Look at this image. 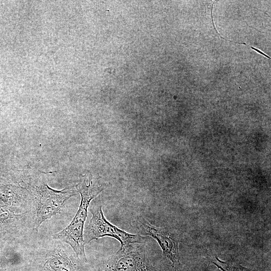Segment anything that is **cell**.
<instances>
[{
	"label": "cell",
	"instance_id": "277c9868",
	"mask_svg": "<svg viewBox=\"0 0 271 271\" xmlns=\"http://www.w3.org/2000/svg\"><path fill=\"white\" fill-rule=\"evenodd\" d=\"M37 234L30 212L16 213L0 203V250Z\"/></svg>",
	"mask_w": 271,
	"mask_h": 271
},
{
	"label": "cell",
	"instance_id": "3957f363",
	"mask_svg": "<svg viewBox=\"0 0 271 271\" xmlns=\"http://www.w3.org/2000/svg\"><path fill=\"white\" fill-rule=\"evenodd\" d=\"M32 263L38 271H85V263L69 245L51 237L35 250Z\"/></svg>",
	"mask_w": 271,
	"mask_h": 271
},
{
	"label": "cell",
	"instance_id": "6da1fadb",
	"mask_svg": "<svg viewBox=\"0 0 271 271\" xmlns=\"http://www.w3.org/2000/svg\"><path fill=\"white\" fill-rule=\"evenodd\" d=\"M24 182L31 198L32 216L35 230L38 233L39 227L46 220L62 213L65 203L77 195L76 185L61 190L50 187L43 177L44 173L25 171Z\"/></svg>",
	"mask_w": 271,
	"mask_h": 271
},
{
	"label": "cell",
	"instance_id": "5b68a950",
	"mask_svg": "<svg viewBox=\"0 0 271 271\" xmlns=\"http://www.w3.org/2000/svg\"><path fill=\"white\" fill-rule=\"evenodd\" d=\"M89 208L92 217L84 231L85 244L104 236L116 239L120 246L145 242L146 238L142 235L129 233L110 223L104 215L100 203L94 202Z\"/></svg>",
	"mask_w": 271,
	"mask_h": 271
},
{
	"label": "cell",
	"instance_id": "9c48e42d",
	"mask_svg": "<svg viewBox=\"0 0 271 271\" xmlns=\"http://www.w3.org/2000/svg\"><path fill=\"white\" fill-rule=\"evenodd\" d=\"M160 271H183L182 269L181 264L173 265L166 266Z\"/></svg>",
	"mask_w": 271,
	"mask_h": 271
},
{
	"label": "cell",
	"instance_id": "52a82bcc",
	"mask_svg": "<svg viewBox=\"0 0 271 271\" xmlns=\"http://www.w3.org/2000/svg\"><path fill=\"white\" fill-rule=\"evenodd\" d=\"M136 226L141 234L151 236L157 241L164 255L172 261L173 265L180 264L178 241L171 232L165 228L152 225L142 216L137 218Z\"/></svg>",
	"mask_w": 271,
	"mask_h": 271
},
{
	"label": "cell",
	"instance_id": "7a4b0ae2",
	"mask_svg": "<svg viewBox=\"0 0 271 271\" xmlns=\"http://www.w3.org/2000/svg\"><path fill=\"white\" fill-rule=\"evenodd\" d=\"M76 187L81 195V201L75 216L68 225L50 237L69 245L77 256L86 263L88 260L85 251L84 231L88 210L92 200L104 188L99 178H94L91 174L82 175Z\"/></svg>",
	"mask_w": 271,
	"mask_h": 271
},
{
	"label": "cell",
	"instance_id": "8992f818",
	"mask_svg": "<svg viewBox=\"0 0 271 271\" xmlns=\"http://www.w3.org/2000/svg\"><path fill=\"white\" fill-rule=\"evenodd\" d=\"M143 243L120 246L105 263V271H160L152 264Z\"/></svg>",
	"mask_w": 271,
	"mask_h": 271
},
{
	"label": "cell",
	"instance_id": "ba28073f",
	"mask_svg": "<svg viewBox=\"0 0 271 271\" xmlns=\"http://www.w3.org/2000/svg\"><path fill=\"white\" fill-rule=\"evenodd\" d=\"M213 263L222 271H251L250 269L239 264L228 261H223L217 257L215 258V261H213Z\"/></svg>",
	"mask_w": 271,
	"mask_h": 271
},
{
	"label": "cell",
	"instance_id": "30bf717a",
	"mask_svg": "<svg viewBox=\"0 0 271 271\" xmlns=\"http://www.w3.org/2000/svg\"></svg>",
	"mask_w": 271,
	"mask_h": 271
}]
</instances>
